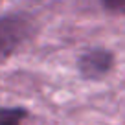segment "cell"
Here are the masks:
<instances>
[{
    "mask_svg": "<svg viewBox=\"0 0 125 125\" xmlns=\"http://www.w3.org/2000/svg\"><path fill=\"white\" fill-rule=\"evenodd\" d=\"M26 118L22 109H0V125H20Z\"/></svg>",
    "mask_w": 125,
    "mask_h": 125,
    "instance_id": "cell-3",
    "label": "cell"
},
{
    "mask_svg": "<svg viewBox=\"0 0 125 125\" xmlns=\"http://www.w3.org/2000/svg\"><path fill=\"white\" fill-rule=\"evenodd\" d=\"M28 35V22L22 17L0 19V62L13 53Z\"/></svg>",
    "mask_w": 125,
    "mask_h": 125,
    "instance_id": "cell-1",
    "label": "cell"
},
{
    "mask_svg": "<svg viewBox=\"0 0 125 125\" xmlns=\"http://www.w3.org/2000/svg\"><path fill=\"white\" fill-rule=\"evenodd\" d=\"M114 57L110 52L96 48V50H88L79 57L77 68L81 72L83 77L86 79H101L103 75H107L112 68Z\"/></svg>",
    "mask_w": 125,
    "mask_h": 125,
    "instance_id": "cell-2",
    "label": "cell"
},
{
    "mask_svg": "<svg viewBox=\"0 0 125 125\" xmlns=\"http://www.w3.org/2000/svg\"><path fill=\"white\" fill-rule=\"evenodd\" d=\"M103 6L110 11L116 13H125V0H101Z\"/></svg>",
    "mask_w": 125,
    "mask_h": 125,
    "instance_id": "cell-4",
    "label": "cell"
}]
</instances>
